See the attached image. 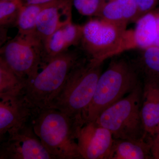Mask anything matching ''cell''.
<instances>
[{
    "label": "cell",
    "instance_id": "7c38bea8",
    "mask_svg": "<svg viewBox=\"0 0 159 159\" xmlns=\"http://www.w3.org/2000/svg\"><path fill=\"white\" fill-rule=\"evenodd\" d=\"M141 114L146 137H150L159 124V81L143 77Z\"/></svg>",
    "mask_w": 159,
    "mask_h": 159
},
{
    "label": "cell",
    "instance_id": "ffe728a7",
    "mask_svg": "<svg viewBox=\"0 0 159 159\" xmlns=\"http://www.w3.org/2000/svg\"><path fill=\"white\" fill-rule=\"evenodd\" d=\"M139 8V18L159 6V0H134Z\"/></svg>",
    "mask_w": 159,
    "mask_h": 159
},
{
    "label": "cell",
    "instance_id": "3957f363",
    "mask_svg": "<svg viewBox=\"0 0 159 159\" xmlns=\"http://www.w3.org/2000/svg\"><path fill=\"white\" fill-rule=\"evenodd\" d=\"M140 72L134 62L125 58L111 61L99 76L84 122H95L100 114L125 97L140 84Z\"/></svg>",
    "mask_w": 159,
    "mask_h": 159
},
{
    "label": "cell",
    "instance_id": "5bb4252c",
    "mask_svg": "<svg viewBox=\"0 0 159 159\" xmlns=\"http://www.w3.org/2000/svg\"><path fill=\"white\" fill-rule=\"evenodd\" d=\"M152 156L149 140L115 139L110 159H146ZM153 157V156H152Z\"/></svg>",
    "mask_w": 159,
    "mask_h": 159
},
{
    "label": "cell",
    "instance_id": "6da1fadb",
    "mask_svg": "<svg viewBox=\"0 0 159 159\" xmlns=\"http://www.w3.org/2000/svg\"><path fill=\"white\" fill-rule=\"evenodd\" d=\"M102 63L84 54L71 70L64 85L48 108L58 110L80 125H84L86 113L102 73Z\"/></svg>",
    "mask_w": 159,
    "mask_h": 159
},
{
    "label": "cell",
    "instance_id": "30bf717a",
    "mask_svg": "<svg viewBox=\"0 0 159 159\" xmlns=\"http://www.w3.org/2000/svg\"><path fill=\"white\" fill-rule=\"evenodd\" d=\"M77 141L83 159H110L113 137L109 130L95 121L86 123L81 127Z\"/></svg>",
    "mask_w": 159,
    "mask_h": 159
},
{
    "label": "cell",
    "instance_id": "7402d4cb",
    "mask_svg": "<svg viewBox=\"0 0 159 159\" xmlns=\"http://www.w3.org/2000/svg\"><path fill=\"white\" fill-rule=\"evenodd\" d=\"M23 5H31V4H43L51 2L54 0H22Z\"/></svg>",
    "mask_w": 159,
    "mask_h": 159
},
{
    "label": "cell",
    "instance_id": "277c9868",
    "mask_svg": "<svg viewBox=\"0 0 159 159\" xmlns=\"http://www.w3.org/2000/svg\"><path fill=\"white\" fill-rule=\"evenodd\" d=\"M80 48L67 50L52 57L24 90L26 99L37 110L48 108L61 90L70 72L83 57Z\"/></svg>",
    "mask_w": 159,
    "mask_h": 159
},
{
    "label": "cell",
    "instance_id": "9c48e42d",
    "mask_svg": "<svg viewBox=\"0 0 159 159\" xmlns=\"http://www.w3.org/2000/svg\"><path fill=\"white\" fill-rule=\"evenodd\" d=\"M0 99V139L9 132L32 122L39 111L32 107L24 91Z\"/></svg>",
    "mask_w": 159,
    "mask_h": 159
},
{
    "label": "cell",
    "instance_id": "ba28073f",
    "mask_svg": "<svg viewBox=\"0 0 159 159\" xmlns=\"http://www.w3.org/2000/svg\"><path fill=\"white\" fill-rule=\"evenodd\" d=\"M0 159H53L34 132L32 122L0 139Z\"/></svg>",
    "mask_w": 159,
    "mask_h": 159
},
{
    "label": "cell",
    "instance_id": "e0dca14e",
    "mask_svg": "<svg viewBox=\"0 0 159 159\" xmlns=\"http://www.w3.org/2000/svg\"><path fill=\"white\" fill-rule=\"evenodd\" d=\"M49 3L24 5L20 10L16 26L18 34L30 35L36 34V23L40 12Z\"/></svg>",
    "mask_w": 159,
    "mask_h": 159
},
{
    "label": "cell",
    "instance_id": "cb8c5ba5",
    "mask_svg": "<svg viewBox=\"0 0 159 159\" xmlns=\"http://www.w3.org/2000/svg\"><path fill=\"white\" fill-rule=\"evenodd\" d=\"M4 1H10V0H4Z\"/></svg>",
    "mask_w": 159,
    "mask_h": 159
},
{
    "label": "cell",
    "instance_id": "2e32d148",
    "mask_svg": "<svg viewBox=\"0 0 159 159\" xmlns=\"http://www.w3.org/2000/svg\"><path fill=\"white\" fill-rule=\"evenodd\" d=\"M26 85V82L0 57V97L19 93Z\"/></svg>",
    "mask_w": 159,
    "mask_h": 159
},
{
    "label": "cell",
    "instance_id": "4fadbf2b",
    "mask_svg": "<svg viewBox=\"0 0 159 159\" xmlns=\"http://www.w3.org/2000/svg\"><path fill=\"white\" fill-rule=\"evenodd\" d=\"M97 17L118 25L127 27L139 18V8L134 0L106 1Z\"/></svg>",
    "mask_w": 159,
    "mask_h": 159
},
{
    "label": "cell",
    "instance_id": "9a60e30c",
    "mask_svg": "<svg viewBox=\"0 0 159 159\" xmlns=\"http://www.w3.org/2000/svg\"><path fill=\"white\" fill-rule=\"evenodd\" d=\"M137 61H134L141 75L159 81V47L151 46L140 49Z\"/></svg>",
    "mask_w": 159,
    "mask_h": 159
},
{
    "label": "cell",
    "instance_id": "d6986e66",
    "mask_svg": "<svg viewBox=\"0 0 159 159\" xmlns=\"http://www.w3.org/2000/svg\"><path fill=\"white\" fill-rule=\"evenodd\" d=\"M62 28L69 48L79 45L82 38V26L75 25L71 20Z\"/></svg>",
    "mask_w": 159,
    "mask_h": 159
},
{
    "label": "cell",
    "instance_id": "5b68a950",
    "mask_svg": "<svg viewBox=\"0 0 159 159\" xmlns=\"http://www.w3.org/2000/svg\"><path fill=\"white\" fill-rule=\"evenodd\" d=\"M142 93L140 84L125 97L104 110L95 122L109 130L115 139L146 138L141 114Z\"/></svg>",
    "mask_w": 159,
    "mask_h": 159
},
{
    "label": "cell",
    "instance_id": "52a82bcc",
    "mask_svg": "<svg viewBox=\"0 0 159 159\" xmlns=\"http://www.w3.org/2000/svg\"><path fill=\"white\" fill-rule=\"evenodd\" d=\"M43 47L37 34H18L1 49V57L26 85L42 68Z\"/></svg>",
    "mask_w": 159,
    "mask_h": 159
},
{
    "label": "cell",
    "instance_id": "603a6c76",
    "mask_svg": "<svg viewBox=\"0 0 159 159\" xmlns=\"http://www.w3.org/2000/svg\"><path fill=\"white\" fill-rule=\"evenodd\" d=\"M156 158H159V154L157 156Z\"/></svg>",
    "mask_w": 159,
    "mask_h": 159
},
{
    "label": "cell",
    "instance_id": "8992f818",
    "mask_svg": "<svg viewBox=\"0 0 159 159\" xmlns=\"http://www.w3.org/2000/svg\"><path fill=\"white\" fill-rule=\"evenodd\" d=\"M100 18L82 26L80 48L91 59L103 62L109 57L128 51V30Z\"/></svg>",
    "mask_w": 159,
    "mask_h": 159
},
{
    "label": "cell",
    "instance_id": "44dd1931",
    "mask_svg": "<svg viewBox=\"0 0 159 159\" xmlns=\"http://www.w3.org/2000/svg\"><path fill=\"white\" fill-rule=\"evenodd\" d=\"M153 11L154 14L155 26V40L154 46L159 47V6L153 9Z\"/></svg>",
    "mask_w": 159,
    "mask_h": 159
},
{
    "label": "cell",
    "instance_id": "7a4b0ae2",
    "mask_svg": "<svg viewBox=\"0 0 159 159\" xmlns=\"http://www.w3.org/2000/svg\"><path fill=\"white\" fill-rule=\"evenodd\" d=\"M32 125L53 159H83L77 141L83 126L66 114L54 108L41 110L33 119Z\"/></svg>",
    "mask_w": 159,
    "mask_h": 159
},
{
    "label": "cell",
    "instance_id": "d4e9b609",
    "mask_svg": "<svg viewBox=\"0 0 159 159\" xmlns=\"http://www.w3.org/2000/svg\"><path fill=\"white\" fill-rule=\"evenodd\" d=\"M105 1H109V0H105Z\"/></svg>",
    "mask_w": 159,
    "mask_h": 159
},
{
    "label": "cell",
    "instance_id": "484cf974",
    "mask_svg": "<svg viewBox=\"0 0 159 159\" xmlns=\"http://www.w3.org/2000/svg\"><path fill=\"white\" fill-rule=\"evenodd\" d=\"M159 154H158V155H159Z\"/></svg>",
    "mask_w": 159,
    "mask_h": 159
},
{
    "label": "cell",
    "instance_id": "8fae6325",
    "mask_svg": "<svg viewBox=\"0 0 159 159\" xmlns=\"http://www.w3.org/2000/svg\"><path fill=\"white\" fill-rule=\"evenodd\" d=\"M73 0H54L41 11L36 23V33L43 44L58 29L72 20Z\"/></svg>",
    "mask_w": 159,
    "mask_h": 159
},
{
    "label": "cell",
    "instance_id": "ac0fdd59",
    "mask_svg": "<svg viewBox=\"0 0 159 159\" xmlns=\"http://www.w3.org/2000/svg\"><path fill=\"white\" fill-rule=\"evenodd\" d=\"M22 0H0V25L6 29L16 26L21 8Z\"/></svg>",
    "mask_w": 159,
    "mask_h": 159
}]
</instances>
